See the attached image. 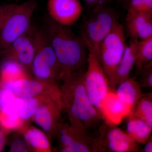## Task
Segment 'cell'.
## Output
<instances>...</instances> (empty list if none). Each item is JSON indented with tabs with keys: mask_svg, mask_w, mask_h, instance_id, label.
Listing matches in <instances>:
<instances>
[{
	"mask_svg": "<svg viewBox=\"0 0 152 152\" xmlns=\"http://www.w3.org/2000/svg\"><path fill=\"white\" fill-rule=\"evenodd\" d=\"M44 29L54 50L61 77L85 70L89 51L81 37L77 36L70 26L59 24L50 18Z\"/></svg>",
	"mask_w": 152,
	"mask_h": 152,
	"instance_id": "obj_1",
	"label": "cell"
},
{
	"mask_svg": "<svg viewBox=\"0 0 152 152\" xmlns=\"http://www.w3.org/2000/svg\"><path fill=\"white\" fill-rule=\"evenodd\" d=\"M85 70L64 77V82L60 91L71 125L90 131L96 129L103 119L86 91L84 82Z\"/></svg>",
	"mask_w": 152,
	"mask_h": 152,
	"instance_id": "obj_2",
	"label": "cell"
},
{
	"mask_svg": "<svg viewBox=\"0 0 152 152\" xmlns=\"http://www.w3.org/2000/svg\"><path fill=\"white\" fill-rule=\"evenodd\" d=\"M117 15L113 9L102 4L91 10L83 25L81 36L89 52L99 57L101 43L118 21Z\"/></svg>",
	"mask_w": 152,
	"mask_h": 152,
	"instance_id": "obj_3",
	"label": "cell"
},
{
	"mask_svg": "<svg viewBox=\"0 0 152 152\" xmlns=\"http://www.w3.org/2000/svg\"><path fill=\"white\" fill-rule=\"evenodd\" d=\"M93 136V152H141L138 144L116 124L104 121Z\"/></svg>",
	"mask_w": 152,
	"mask_h": 152,
	"instance_id": "obj_4",
	"label": "cell"
},
{
	"mask_svg": "<svg viewBox=\"0 0 152 152\" xmlns=\"http://www.w3.org/2000/svg\"><path fill=\"white\" fill-rule=\"evenodd\" d=\"M127 44L125 29L118 21L111 31L101 43L99 57L112 89L115 90L114 81L117 68Z\"/></svg>",
	"mask_w": 152,
	"mask_h": 152,
	"instance_id": "obj_5",
	"label": "cell"
},
{
	"mask_svg": "<svg viewBox=\"0 0 152 152\" xmlns=\"http://www.w3.org/2000/svg\"><path fill=\"white\" fill-rule=\"evenodd\" d=\"M37 6L36 0L17 4L0 28V51L30 30L32 18Z\"/></svg>",
	"mask_w": 152,
	"mask_h": 152,
	"instance_id": "obj_6",
	"label": "cell"
},
{
	"mask_svg": "<svg viewBox=\"0 0 152 152\" xmlns=\"http://www.w3.org/2000/svg\"><path fill=\"white\" fill-rule=\"evenodd\" d=\"M84 82L90 101L102 116L103 104L111 88L99 58L94 52L88 54Z\"/></svg>",
	"mask_w": 152,
	"mask_h": 152,
	"instance_id": "obj_7",
	"label": "cell"
},
{
	"mask_svg": "<svg viewBox=\"0 0 152 152\" xmlns=\"http://www.w3.org/2000/svg\"><path fill=\"white\" fill-rule=\"evenodd\" d=\"M61 152H92L93 136L90 131L83 130L66 124L57 126Z\"/></svg>",
	"mask_w": 152,
	"mask_h": 152,
	"instance_id": "obj_8",
	"label": "cell"
},
{
	"mask_svg": "<svg viewBox=\"0 0 152 152\" xmlns=\"http://www.w3.org/2000/svg\"><path fill=\"white\" fill-rule=\"evenodd\" d=\"M0 52L6 61L17 63L21 66L31 68L35 55L33 27L26 34Z\"/></svg>",
	"mask_w": 152,
	"mask_h": 152,
	"instance_id": "obj_9",
	"label": "cell"
},
{
	"mask_svg": "<svg viewBox=\"0 0 152 152\" xmlns=\"http://www.w3.org/2000/svg\"><path fill=\"white\" fill-rule=\"evenodd\" d=\"M47 9L50 18L66 26L76 23L83 11L80 0H48Z\"/></svg>",
	"mask_w": 152,
	"mask_h": 152,
	"instance_id": "obj_10",
	"label": "cell"
},
{
	"mask_svg": "<svg viewBox=\"0 0 152 152\" xmlns=\"http://www.w3.org/2000/svg\"><path fill=\"white\" fill-rule=\"evenodd\" d=\"M64 107L61 96L53 98L49 107L46 104H40L33 116L35 122L45 132H50L55 126Z\"/></svg>",
	"mask_w": 152,
	"mask_h": 152,
	"instance_id": "obj_11",
	"label": "cell"
},
{
	"mask_svg": "<svg viewBox=\"0 0 152 152\" xmlns=\"http://www.w3.org/2000/svg\"><path fill=\"white\" fill-rule=\"evenodd\" d=\"M126 29L131 39H145L152 37V15H126Z\"/></svg>",
	"mask_w": 152,
	"mask_h": 152,
	"instance_id": "obj_12",
	"label": "cell"
},
{
	"mask_svg": "<svg viewBox=\"0 0 152 152\" xmlns=\"http://www.w3.org/2000/svg\"><path fill=\"white\" fill-rule=\"evenodd\" d=\"M139 40L137 39H131L129 43L126 45L116 71L114 81L115 89L118 85L130 77L131 72L135 64Z\"/></svg>",
	"mask_w": 152,
	"mask_h": 152,
	"instance_id": "obj_13",
	"label": "cell"
},
{
	"mask_svg": "<svg viewBox=\"0 0 152 152\" xmlns=\"http://www.w3.org/2000/svg\"><path fill=\"white\" fill-rule=\"evenodd\" d=\"M115 94L118 99L129 107L132 112L143 94L137 80L130 77L117 86Z\"/></svg>",
	"mask_w": 152,
	"mask_h": 152,
	"instance_id": "obj_14",
	"label": "cell"
},
{
	"mask_svg": "<svg viewBox=\"0 0 152 152\" xmlns=\"http://www.w3.org/2000/svg\"><path fill=\"white\" fill-rule=\"evenodd\" d=\"M4 83V88L10 90L18 97H36L43 91L42 84L34 80L19 79Z\"/></svg>",
	"mask_w": 152,
	"mask_h": 152,
	"instance_id": "obj_15",
	"label": "cell"
},
{
	"mask_svg": "<svg viewBox=\"0 0 152 152\" xmlns=\"http://www.w3.org/2000/svg\"><path fill=\"white\" fill-rule=\"evenodd\" d=\"M126 126V132L138 144H144L151 135L152 127L143 121L129 115Z\"/></svg>",
	"mask_w": 152,
	"mask_h": 152,
	"instance_id": "obj_16",
	"label": "cell"
},
{
	"mask_svg": "<svg viewBox=\"0 0 152 152\" xmlns=\"http://www.w3.org/2000/svg\"><path fill=\"white\" fill-rule=\"evenodd\" d=\"M129 115L140 119L152 127V92L143 94Z\"/></svg>",
	"mask_w": 152,
	"mask_h": 152,
	"instance_id": "obj_17",
	"label": "cell"
},
{
	"mask_svg": "<svg viewBox=\"0 0 152 152\" xmlns=\"http://www.w3.org/2000/svg\"><path fill=\"white\" fill-rule=\"evenodd\" d=\"M39 104V100L35 97H16L15 105L20 119L25 121L34 116Z\"/></svg>",
	"mask_w": 152,
	"mask_h": 152,
	"instance_id": "obj_18",
	"label": "cell"
},
{
	"mask_svg": "<svg viewBox=\"0 0 152 152\" xmlns=\"http://www.w3.org/2000/svg\"><path fill=\"white\" fill-rule=\"evenodd\" d=\"M152 61V37L139 40L134 66L137 72L143 66Z\"/></svg>",
	"mask_w": 152,
	"mask_h": 152,
	"instance_id": "obj_19",
	"label": "cell"
},
{
	"mask_svg": "<svg viewBox=\"0 0 152 152\" xmlns=\"http://www.w3.org/2000/svg\"><path fill=\"white\" fill-rule=\"evenodd\" d=\"M24 139L31 147L41 151L50 149V143L47 136L42 131L35 128L29 129L25 132Z\"/></svg>",
	"mask_w": 152,
	"mask_h": 152,
	"instance_id": "obj_20",
	"label": "cell"
},
{
	"mask_svg": "<svg viewBox=\"0 0 152 152\" xmlns=\"http://www.w3.org/2000/svg\"><path fill=\"white\" fill-rule=\"evenodd\" d=\"M21 121L16 110L6 112H0V125L6 129L12 130L18 127Z\"/></svg>",
	"mask_w": 152,
	"mask_h": 152,
	"instance_id": "obj_21",
	"label": "cell"
},
{
	"mask_svg": "<svg viewBox=\"0 0 152 152\" xmlns=\"http://www.w3.org/2000/svg\"><path fill=\"white\" fill-rule=\"evenodd\" d=\"M127 15L144 13L152 15V0H130Z\"/></svg>",
	"mask_w": 152,
	"mask_h": 152,
	"instance_id": "obj_22",
	"label": "cell"
},
{
	"mask_svg": "<svg viewBox=\"0 0 152 152\" xmlns=\"http://www.w3.org/2000/svg\"><path fill=\"white\" fill-rule=\"evenodd\" d=\"M16 98L15 95L8 89L4 88L0 90V112L16 109Z\"/></svg>",
	"mask_w": 152,
	"mask_h": 152,
	"instance_id": "obj_23",
	"label": "cell"
},
{
	"mask_svg": "<svg viewBox=\"0 0 152 152\" xmlns=\"http://www.w3.org/2000/svg\"><path fill=\"white\" fill-rule=\"evenodd\" d=\"M137 82L141 88H152V61L143 66L139 71Z\"/></svg>",
	"mask_w": 152,
	"mask_h": 152,
	"instance_id": "obj_24",
	"label": "cell"
},
{
	"mask_svg": "<svg viewBox=\"0 0 152 152\" xmlns=\"http://www.w3.org/2000/svg\"><path fill=\"white\" fill-rule=\"evenodd\" d=\"M21 66L12 61H6L3 65L1 70L2 78L3 81L7 80L9 77L18 73Z\"/></svg>",
	"mask_w": 152,
	"mask_h": 152,
	"instance_id": "obj_25",
	"label": "cell"
},
{
	"mask_svg": "<svg viewBox=\"0 0 152 152\" xmlns=\"http://www.w3.org/2000/svg\"><path fill=\"white\" fill-rule=\"evenodd\" d=\"M16 5V4H5L0 7V28Z\"/></svg>",
	"mask_w": 152,
	"mask_h": 152,
	"instance_id": "obj_26",
	"label": "cell"
},
{
	"mask_svg": "<svg viewBox=\"0 0 152 152\" xmlns=\"http://www.w3.org/2000/svg\"><path fill=\"white\" fill-rule=\"evenodd\" d=\"M10 151L12 152L28 151L26 143L24 141L21 140H15L12 142Z\"/></svg>",
	"mask_w": 152,
	"mask_h": 152,
	"instance_id": "obj_27",
	"label": "cell"
},
{
	"mask_svg": "<svg viewBox=\"0 0 152 152\" xmlns=\"http://www.w3.org/2000/svg\"><path fill=\"white\" fill-rule=\"evenodd\" d=\"M83 1L87 7L91 9V10H92L99 4H101V0H83Z\"/></svg>",
	"mask_w": 152,
	"mask_h": 152,
	"instance_id": "obj_28",
	"label": "cell"
},
{
	"mask_svg": "<svg viewBox=\"0 0 152 152\" xmlns=\"http://www.w3.org/2000/svg\"><path fill=\"white\" fill-rule=\"evenodd\" d=\"M145 146L143 149L141 150V152H152V136L148 139L144 143Z\"/></svg>",
	"mask_w": 152,
	"mask_h": 152,
	"instance_id": "obj_29",
	"label": "cell"
},
{
	"mask_svg": "<svg viewBox=\"0 0 152 152\" xmlns=\"http://www.w3.org/2000/svg\"><path fill=\"white\" fill-rule=\"evenodd\" d=\"M6 139L4 132L0 129V152L4 149L5 145Z\"/></svg>",
	"mask_w": 152,
	"mask_h": 152,
	"instance_id": "obj_30",
	"label": "cell"
},
{
	"mask_svg": "<svg viewBox=\"0 0 152 152\" xmlns=\"http://www.w3.org/2000/svg\"><path fill=\"white\" fill-rule=\"evenodd\" d=\"M119 2L125 6H127L130 0H118Z\"/></svg>",
	"mask_w": 152,
	"mask_h": 152,
	"instance_id": "obj_31",
	"label": "cell"
},
{
	"mask_svg": "<svg viewBox=\"0 0 152 152\" xmlns=\"http://www.w3.org/2000/svg\"><path fill=\"white\" fill-rule=\"evenodd\" d=\"M112 1V0H101V4L107 5V4L110 2Z\"/></svg>",
	"mask_w": 152,
	"mask_h": 152,
	"instance_id": "obj_32",
	"label": "cell"
}]
</instances>
